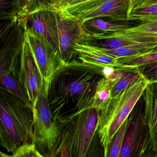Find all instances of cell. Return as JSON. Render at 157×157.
<instances>
[{"label":"cell","instance_id":"obj_24","mask_svg":"<svg viewBox=\"0 0 157 157\" xmlns=\"http://www.w3.org/2000/svg\"><path fill=\"white\" fill-rule=\"evenodd\" d=\"M12 155H6L11 157H43L34 142H27L19 146L13 152Z\"/></svg>","mask_w":157,"mask_h":157},{"label":"cell","instance_id":"obj_4","mask_svg":"<svg viewBox=\"0 0 157 157\" xmlns=\"http://www.w3.org/2000/svg\"><path fill=\"white\" fill-rule=\"evenodd\" d=\"M1 67L10 71L25 89L33 109L44 78L25 36L23 42L1 51Z\"/></svg>","mask_w":157,"mask_h":157},{"label":"cell","instance_id":"obj_29","mask_svg":"<svg viewBox=\"0 0 157 157\" xmlns=\"http://www.w3.org/2000/svg\"><path fill=\"white\" fill-rule=\"evenodd\" d=\"M145 0H131L129 5V11H128V16L132 11L136 10L139 5L142 3Z\"/></svg>","mask_w":157,"mask_h":157},{"label":"cell","instance_id":"obj_28","mask_svg":"<svg viewBox=\"0 0 157 157\" xmlns=\"http://www.w3.org/2000/svg\"><path fill=\"white\" fill-rule=\"evenodd\" d=\"M88 1H90V0H64L57 4L55 7V9L60 10V9H64V8H67L73 5L80 4Z\"/></svg>","mask_w":157,"mask_h":157},{"label":"cell","instance_id":"obj_9","mask_svg":"<svg viewBox=\"0 0 157 157\" xmlns=\"http://www.w3.org/2000/svg\"><path fill=\"white\" fill-rule=\"evenodd\" d=\"M82 42L104 50L130 47H157V34L124 31L85 35Z\"/></svg>","mask_w":157,"mask_h":157},{"label":"cell","instance_id":"obj_20","mask_svg":"<svg viewBox=\"0 0 157 157\" xmlns=\"http://www.w3.org/2000/svg\"><path fill=\"white\" fill-rule=\"evenodd\" d=\"M118 62L122 70L136 69L141 66L157 62V48L150 53L140 56L118 59Z\"/></svg>","mask_w":157,"mask_h":157},{"label":"cell","instance_id":"obj_5","mask_svg":"<svg viewBox=\"0 0 157 157\" xmlns=\"http://www.w3.org/2000/svg\"><path fill=\"white\" fill-rule=\"evenodd\" d=\"M48 82L44 80L40 94L33 107L34 142L44 157H54L63 124L53 116L48 103Z\"/></svg>","mask_w":157,"mask_h":157},{"label":"cell","instance_id":"obj_21","mask_svg":"<svg viewBox=\"0 0 157 157\" xmlns=\"http://www.w3.org/2000/svg\"><path fill=\"white\" fill-rule=\"evenodd\" d=\"M141 76L142 75L136 69L124 70L123 75L112 90L111 98L119 95L126 89L139 80Z\"/></svg>","mask_w":157,"mask_h":157},{"label":"cell","instance_id":"obj_15","mask_svg":"<svg viewBox=\"0 0 157 157\" xmlns=\"http://www.w3.org/2000/svg\"><path fill=\"white\" fill-rule=\"evenodd\" d=\"M55 0H17L15 20L21 24L33 13L44 10H55Z\"/></svg>","mask_w":157,"mask_h":157},{"label":"cell","instance_id":"obj_7","mask_svg":"<svg viewBox=\"0 0 157 157\" xmlns=\"http://www.w3.org/2000/svg\"><path fill=\"white\" fill-rule=\"evenodd\" d=\"M130 1L90 0L59 10L81 23L102 17H108L112 21H128Z\"/></svg>","mask_w":157,"mask_h":157},{"label":"cell","instance_id":"obj_16","mask_svg":"<svg viewBox=\"0 0 157 157\" xmlns=\"http://www.w3.org/2000/svg\"><path fill=\"white\" fill-rule=\"evenodd\" d=\"M0 72L1 89L20 98L25 104L32 108L27 93L18 79L10 71L4 68L1 67Z\"/></svg>","mask_w":157,"mask_h":157},{"label":"cell","instance_id":"obj_11","mask_svg":"<svg viewBox=\"0 0 157 157\" xmlns=\"http://www.w3.org/2000/svg\"><path fill=\"white\" fill-rule=\"evenodd\" d=\"M24 29L25 37L41 75L44 79L48 82L54 74L65 65L60 58L59 53L44 38Z\"/></svg>","mask_w":157,"mask_h":157},{"label":"cell","instance_id":"obj_19","mask_svg":"<svg viewBox=\"0 0 157 157\" xmlns=\"http://www.w3.org/2000/svg\"><path fill=\"white\" fill-rule=\"evenodd\" d=\"M157 48V47L140 46L108 50L101 49L106 54L119 59L122 58H130L140 56L150 53Z\"/></svg>","mask_w":157,"mask_h":157},{"label":"cell","instance_id":"obj_31","mask_svg":"<svg viewBox=\"0 0 157 157\" xmlns=\"http://www.w3.org/2000/svg\"><path fill=\"white\" fill-rule=\"evenodd\" d=\"M63 1H64V0H55V7H56V6L57 4H58L59 3H60V2Z\"/></svg>","mask_w":157,"mask_h":157},{"label":"cell","instance_id":"obj_10","mask_svg":"<svg viewBox=\"0 0 157 157\" xmlns=\"http://www.w3.org/2000/svg\"><path fill=\"white\" fill-rule=\"evenodd\" d=\"M55 10L58 23L59 56L64 65H67L78 60L75 47L86 33L78 20L60 10Z\"/></svg>","mask_w":157,"mask_h":157},{"label":"cell","instance_id":"obj_25","mask_svg":"<svg viewBox=\"0 0 157 157\" xmlns=\"http://www.w3.org/2000/svg\"><path fill=\"white\" fill-rule=\"evenodd\" d=\"M17 0H1V20H15Z\"/></svg>","mask_w":157,"mask_h":157},{"label":"cell","instance_id":"obj_6","mask_svg":"<svg viewBox=\"0 0 157 157\" xmlns=\"http://www.w3.org/2000/svg\"><path fill=\"white\" fill-rule=\"evenodd\" d=\"M98 115V110L91 107L63 124L61 137L69 147L71 157L87 156L96 133Z\"/></svg>","mask_w":157,"mask_h":157},{"label":"cell","instance_id":"obj_12","mask_svg":"<svg viewBox=\"0 0 157 157\" xmlns=\"http://www.w3.org/2000/svg\"><path fill=\"white\" fill-rule=\"evenodd\" d=\"M26 30L41 36L59 53L58 23L55 10H44L33 13L21 24Z\"/></svg>","mask_w":157,"mask_h":157},{"label":"cell","instance_id":"obj_30","mask_svg":"<svg viewBox=\"0 0 157 157\" xmlns=\"http://www.w3.org/2000/svg\"><path fill=\"white\" fill-rule=\"evenodd\" d=\"M155 4H157V0H145L139 5L136 9H140V8H144V7L151 6V5H155Z\"/></svg>","mask_w":157,"mask_h":157},{"label":"cell","instance_id":"obj_3","mask_svg":"<svg viewBox=\"0 0 157 157\" xmlns=\"http://www.w3.org/2000/svg\"><path fill=\"white\" fill-rule=\"evenodd\" d=\"M149 81L142 75L133 85L114 97L99 111L96 133L107 157L110 144L116 133L128 118L134 107L142 97Z\"/></svg>","mask_w":157,"mask_h":157},{"label":"cell","instance_id":"obj_14","mask_svg":"<svg viewBox=\"0 0 157 157\" xmlns=\"http://www.w3.org/2000/svg\"><path fill=\"white\" fill-rule=\"evenodd\" d=\"M75 49L78 52V59L83 63L101 67L121 69L118 58L106 54L97 47L80 42Z\"/></svg>","mask_w":157,"mask_h":157},{"label":"cell","instance_id":"obj_13","mask_svg":"<svg viewBox=\"0 0 157 157\" xmlns=\"http://www.w3.org/2000/svg\"><path fill=\"white\" fill-rule=\"evenodd\" d=\"M142 98L144 119L150 134L151 149L157 156V82H149Z\"/></svg>","mask_w":157,"mask_h":157},{"label":"cell","instance_id":"obj_18","mask_svg":"<svg viewBox=\"0 0 157 157\" xmlns=\"http://www.w3.org/2000/svg\"><path fill=\"white\" fill-rule=\"evenodd\" d=\"M117 82L105 77L102 78L96 87L91 107L97 109L98 112L101 110L111 99L112 90Z\"/></svg>","mask_w":157,"mask_h":157},{"label":"cell","instance_id":"obj_2","mask_svg":"<svg viewBox=\"0 0 157 157\" xmlns=\"http://www.w3.org/2000/svg\"><path fill=\"white\" fill-rule=\"evenodd\" d=\"M0 142L9 152L19 146L34 142L33 109L21 99L1 89Z\"/></svg>","mask_w":157,"mask_h":157},{"label":"cell","instance_id":"obj_23","mask_svg":"<svg viewBox=\"0 0 157 157\" xmlns=\"http://www.w3.org/2000/svg\"><path fill=\"white\" fill-rule=\"evenodd\" d=\"M128 123V118L123 123L115 135L108 151L107 157H120L125 135Z\"/></svg>","mask_w":157,"mask_h":157},{"label":"cell","instance_id":"obj_8","mask_svg":"<svg viewBox=\"0 0 157 157\" xmlns=\"http://www.w3.org/2000/svg\"><path fill=\"white\" fill-rule=\"evenodd\" d=\"M149 150L152 151L151 140L144 119L143 103H137L128 118L120 157H145Z\"/></svg>","mask_w":157,"mask_h":157},{"label":"cell","instance_id":"obj_17","mask_svg":"<svg viewBox=\"0 0 157 157\" xmlns=\"http://www.w3.org/2000/svg\"><path fill=\"white\" fill-rule=\"evenodd\" d=\"M82 27L87 34L113 33L124 31L133 27L129 25L111 23L96 19L88 20L82 23Z\"/></svg>","mask_w":157,"mask_h":157},{"label":"cell","instance_id":"obj_27","mask_svg":"<svg viewBox=\"0 0 157 157\" xmlns=\"http://www.w3.org/2000/svg\"><path fill=\"white\" fill-rule=\"evenodd\" d=\"M124 31L127 32H138L157 34V22H141L140 24L137 26L131 27Z\"/></svg>","mask_w":157,"mask_h":157},{"label":"cell","instance_id":"obj_1","mask_svg":"<svg viewBox=\"0 0 157 157\" xmlns=\"http://www.w3.org/2000/svg\"><path fill=\"white\" fill-rule=\"evenodd\" d=\"M104 68L78 59L54 74L48 82V97L50 110L58 123L64 124L91 107L97 84L104 77Z\"/></svg>","mask_w":157,"mask_h":157},{"label":"cell","instance_id":"obj_26","mask_svg":"<svg viewBox=\"0 0 157 157\" xmlns=\"http://www.w3.org/2000/svg\"><path fill=\"white\" fill-rule=\"evenodd\" d=\"M136 69L150 82H157V62L141 66Z\"/></svg>","mask_w":157,"mask_h":157},{"label":"cell","instance_id":"obj_22","mask_svg":"<svg viewBox=\"0 0 157 157\" xmlns=\"http://www.w3.org/2000/svg\"><path fill=\"white\" fill-rule=\"evenodd\" d=\"M128 21H139L141 22H157V4L134 10L129 14Z\"/></svg>","mask_w":157,"mask_h":157}]
</instances>
